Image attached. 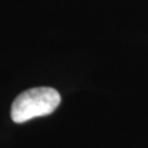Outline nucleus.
<instances>
[{"label": "nucleus", "instance_id": "1", "mask_svg": "<svg viewBox=\"0 0 148 148\" xmlns=\"http://www.w3.org/2000/svg\"><path fill=\"white\" fill-rule=\"evenodd\" d=\"M61 103V95L53 88H34L21 92L11 106L14 122L22 123L31 119L52 114Z\"/></svg>", "mask_w": 148, "mask_h": 148}]
</instances>
